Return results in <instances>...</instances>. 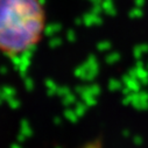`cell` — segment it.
<instances>
[{
  "label": "cell",
  "mask_w": 148,
  "mask_h": 148,
  "mask_svg": "<svg viewBox=\"0 0 148 148\" xmlns=\"http://www.w3.org/2000/svg\"><path fill=\"white\" fill-rule=\"evenodd\" d=\"M48 13L43 0H0V55L20 58L45 39Z\"/></svg>",
  "instance_id": "obj_1"
}]
</instances>
